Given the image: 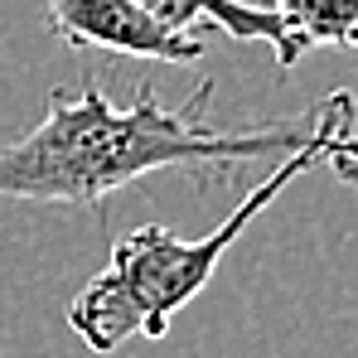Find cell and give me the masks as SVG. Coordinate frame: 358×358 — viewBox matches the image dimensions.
Segmentation results:
<instances>
[{"label":"cell","mask_w":358,"mask_h":358,"mask_svg":"<svg viewBox=\"0 0 358 358\" xmlns=\"http://www.w3.org/2000/svg\"><path fill=\"white\" fill-rule=\"evenodd\" d=\"M354 112L358 107L339 112L310 145L286 150V160L262 179L208 238L184 242V238H175L170 228H160V223H145V228L117 238L107 266H102V271L73 296V305H68V329H73L92 354H117L131 339H165L170 324H175V315L213 281V271L223 266L228 247L247 233V223H252L266 203H276L286 184H296L310 165L324 160L329 141H334L344 126H354Z\"/></svg>","instance_id":"2"},{"label":"cell","mask_w":358,"mask_h":358,"mask_svg":"<svg viewBox=\"0 0 358 358\" xmlns=\"http://www.w3.org/2000/svg\"><path fill=\"white\" fill-rule=\"evenodd\" d=\"M324 165H329L334 175L344 179V184H358V131H354V126H344V131L329 141V150H324Z\"/></svg>","instance_id":"6"},{"label":"cell","mask_w":358,"mask_h":358,"mask_svg":"<svg viewBox=\"0 0 358 358\" xmlns=\"http://www.w3.org/2000/svg\"><path fill=\"white\" fill-rule=\"evenodd\" d=\"M213 83H199L184 102L141 87L136 102H112L97 83L54 87L34 131L0 150V199L97 208L136 179L184 170L189 179H228L247 160L310 145L339 112L358 107L354 92H329L291 121L223 131L208 121Z\"/></svg>","instance_id":"1"},{"label":"cell","mask_w":358,"mask_h":358,"mask_svg":"<svg viewBox=\"0 0 358 358\" xmlns=\"http://www.w3.org/2000/svg\"><path fill=\"white\" fill-rule=\"evenodd\" d=\"M44 10L68 49H102V54L175 63V68L203 59V39L160 24L141 0H44Z\"/></svg>","instance_id":"3"},{"label":"cell","mask_w":358,"mask_h":358,"mask_svg":"<svg viewBox=\"0 0 358 358\" xmlns=\"http://www.w3.org/2000/svg\"><path fill=\"white\" fill-rule=\"evenodd\" d=\"M296 44L310 49H358V0H271Z\"/></svg>","instance_id":"5"},{"label":"cell","mask_w":358,"mask_h":358,"mask_svg":"<svg viewBox=\"0 0 358 358\" xmlns=\"http://www.w3.org/2000/svg\"><path fill=\"white\" fill-rule=\"evenodd\" d=\"M141 5H145L160 24L179 29V34L208 24V29H218V34L238 39V44H266L281 73H291V68L305 59L296 34L286 29V20H281L271 5H252V0H141Z\"/></svg>","instance_id":"4"}]
</instances>
